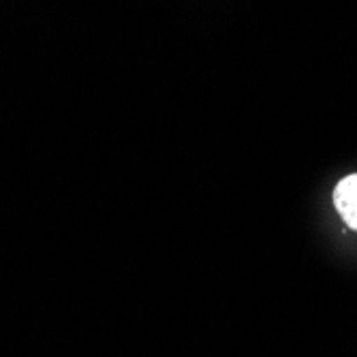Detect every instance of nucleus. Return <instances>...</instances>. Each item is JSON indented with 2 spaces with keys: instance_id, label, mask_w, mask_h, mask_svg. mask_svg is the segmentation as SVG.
Listing matches in <instances>:
<instances>
[{
  "instance_id": "nucleus-1",
  "label": "nucleus",
  "mask_w": 357,
  "mask_h": 357,
  "mask_svg": "<svg viewBox=\"0 0 357 357\" xmlns=\"http://www.w3.org/2000/svg\"><path fill=\"white\" fill-rule=\"evenodd\" d=\"M334 206L340 218L357 231V174L347 176L334 188Z\"/></svg>"
}]
</instances>
